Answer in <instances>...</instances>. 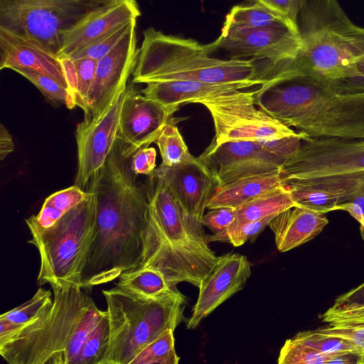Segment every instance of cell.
I'll list each match as a JSON object with an SVG mask.
<instances>
[{
	"label": "cell",
	"instance_id": "1",
	"mask_svg": "<svg viewBox=\"0 0 364 364\" xmlns=\"http://www.w3.org/2000/svg\"><path fill=\"white\" fill-rule=\"evenodd\" d=\"M124 147L117 138L88 184L87 191L95 196L96 220L81 278L82 289L111 282L137 267L142 259L150 188L136 180Z\"/></svg>",
	"mask_w": 364,
	"mask_h": 364
},
{
	"label": "cell",
	"instance_id": "2",
	"mask_svg": "<svg viewBox=\"0 0 364 364\" xmlns=\"http://www.w3.org/2000/svg\"><path fill=\"white\" fill-rule=\"evenodd\" d=\"M255 103L311 138L364 139V77L308 78L259 86Z\"/></svg>",
	"mask_w": 364,
	"mask_h": 364
},
{
	"label": "cell",
	"instance_id": "3",
	"mask_svg": "<svg viewBox=\"0 0 364 364\" xmlns=\"http://www.w3.org/2000/svg\"><path fill=\"white\" fill-rule=\"evenodd\" d=\"M151 176L148 223L138 267L158 270L172 287L186 282L199 288L219 257L209 247L202 221L185 213L162 178L154 172Z\"/></svg>",
	"mask_w": 364,
	"mask_h": 364
},
{
	"label": "cell",
	"instance_id": "4",
	"mask_svg": "<svg viewBox=\"0 0 364 364\" xmlns=\"http://www.w3.org/2000/svg\"><path fill=\"white\" fill-rule=\"evenodd\" d=\"M50 309L0 342V354L10 364H77L90 334L106 314L75 283L50 284Z\"/></svg>",
	"mask_w": 364,
	"mask_h": 364
},
{
	"label": "cell",
	"instance_id": "5",
	"mask_svg": "<svg viewBox=\"0 0 364 364\" xmlns=\"http://www.w3.org/2000/svg\"><path fill=\"white\" fill-rule=\"evenodd\" d=\"M215 50L213 43L203 45L193 39L166 35L149 28L144 31L133 72V82L190 80L223 83L262 80L263 62L210 57V53Z\"/></svg>",
	"mask_w": 364,
	"mask_h": 364
},
{
	"label": "cell",
	"instance_id": "6",
	"mask_svg": "<svg viewBox=\"0 0 364 364\" xmlns=\"http://www.w3.org/2000/svg\"><path fill=\"white\" fill-rule=\"evenodd\" d=\"M109 328L107 350L100 364H130L149 343L186 321V297L176 287L149 297L118 286L103 290Z\"/></svg>",
	"mask_w": 364,
	"mask_h": 364
},
{
	"label": "cell",
	"instance_id": "7",
	"mask_svg": "<svg viewBox=\"0 0 364 364\" xmlns=\"http://www.w3.org/2000/svg\"><path fill=\"white\" fill-rule=\"evenodd\" d=\"M63 215L46 229L28 228L41 259L37 277L39 286L46 283L71 282L81 287V278L93 237L96 207L94 194Z\"/></svg>",
	"mask_w": 364,
	"mask_h": 364
},
{
	"label": "cell",
	"instance_id": "8",
	"mask_svg": "<svg viewBox=\"0 0 364 364\" xmlns=\"http://www.w3.org/2000/svg\"><path fill=\"white\" fill-rule=\"evenodd\" d=\"M285 185L307 187L364 178V139L311 138L282 164Z\"/></svg>",
	"mask_w": 364,
	"mask_h": 364
},
{
	"label": "cell",
	"instance_id": "9",
	"mask_svg": "<svg viewBox=\"0 0 364 364\" xmlns=\"http://www.w3.org/2000/svg\"><path fill=\"white\" fill-rule=\"evenodd\" d=\"M119 0H1L0 27L29 36L58 55L65 33Z\"/></svg>",
	"mask_w": 364,
	"mask_h": 364
},
{
	"label": "cell",
	"instance_id": "10",
	"mask_svg": "<svg viewBox=\"0 0 364 364\" xmlns=\"http://www.w3.org/2000/svg\"><path fill=\"white\" fill-rule=\"evenodd\" d=\"M257 89L237 90L200 101L210 112L215 127L213 141H261L298 136L289 127L256 107Z\"/></svg>",
	"mask_w": 364,
	"mask_h": 364
},
{
	"label": "cell",
	"instance_id": "11",
	"mask_svg": "<svg viewBox=\"0 0 364 364\" xmlns=\"http://www.w3.org/2000/svg\"><path fill=\"white\" fill-rule=\"evenodd\" d=\"M231 58H250L265 63V82L284 70L296 59L302 41L294 26L278 28H239L223 26L220 36L213 42Z\"/></svg>",
	"mask_w": 364,
	"mask_h": 364
},
{
	"label": "cell",
	"instance_id": "12",
	"mask_svg": "<svg viewBox=\"0 0 364 364\" xmlns=\"http://www.w3.org/2000/svg\"><path fill=\"white\" fill-rule=\"evenodd\" d=\"M127 86L102 113L76 126L77 166L74 185L82 189L103 166L117 139L120 113Z\"/></svg>",
	"mask_w": 364,
	"mask_h": 364
},
{
	"label": "cell",
	"instance_id": "13",
	"mask_svg": "<svg viewBox=\"0 0 364 364\" xmlns=\"http://www.w3.org/2000/svg\"><path fill=\"white\" fill-rule=\"evenodd\" d=\"M198 159L210 171L216 186L279 170L285 159L272 154L257 141H213Z\"/></svg>",
	"mask_w": 364,
	"mask_h": 364
},
{
	"label": "cell",
	"instance_id": "14",
	"mask_svg": "<svg viewBox=\"0 0 364 364\" xmlns=\"http://www.w3.org/2000/svg\"><path fill=\"white\" fill-rule=\"evenodd\" d=\"M136 19L120 41L98 60L95 75L86 98L85 117H92L109 107L125 88L134 70L139 48L136 46Z\"/></svg>",
	"mask_w": 364,
	"mask_h": 364
},
{
	"label": "cell",
	"instance_id": "15",
	"mask_svg": "<svg viewBox=\"0 0 364 364\" xmlns=\"http://www.w3.org/2000/svg\"><path fill=\"white\" fill-rule=\"evenodd\" d=\"M178 110L136 92L130 85L122 105L117 138L128 156L154 143L165 125Z\"/></svg>",
	"mask_w": 364,
	"mask_h": 364
},
{
	"label": "cell",
	"instance_id": "16",
	"mask_svg": "<svg viewBox=\"0 0 364 364\" xmlns=\"http://www.w3.org/2000/svg\"><path fill=\"white\" fill-rule=\"evenodd\" d=\"M251 275L247 257L238 253L219 256L217 264L202 282L196 303L187 320V329L196 328L222 303L241 290Z\"/></svg>",
	"mask_w": 364,
	"mask_h": 364
},
{
	"label": "cell",
	"instance_id": "17",
	"mask_svg": "<svg viewBox=\"0 0 364 364\" xmlns=\"http://www.w3.org/2000/svg\"><path fill=\"white\" fill-rule=\"evenodd\" d=\"M154 172L165 181L185 213L202 221L216 186L208 168L198 159L172 167L159 166Z\"/></svg>",
	"mask_w": 364,
	"mask_h": 364
},
{
	"label": "cell",
	"instance_id": "18",
	"mask_svg": "<svg viewBox=\"0 0 364 364\" xmlns=\"http://www.w3.org/2000/svg\"><path fill=\"white\" fill-rule=\"evenodd\" d=\"M14 68L37 70L68 90L61 60L57 55L29 36L0 27V69Z\"/></svg>",
	"mask_w": 364,
	"mask_h": 364
},
{
	"label": "cell",
	"instance_id": "19",
	"mask_svg": "<svg viewBox=\"0 0 364 364\" xmlns=\"http://www.w3.org/2000/svg\"><path fill=\"white\" fill-rule=\"evenodd\" d=\"M141 12L136 0H119L112 6L85 18L68 31L58 54L67 58L114 28L136 19Z\"/></svg>",
	"mask_w": 364,
	"mask_h": 364
},
{
	"label": "cell",
	"instance_id": "20",
	"mask_svg": "<svg viewBox=\"0 0 364 364\" xmlns=\"http://www.w3.org/2000/svg\"><path fill=\"white\" fill-rule=\"evenodd\" d=\"M262 85L263 82L259 80L223 83L171 80L147 83L141 92L149 99L178 109L183 104L199 103L200 100L211 96Z\"/></svg>",
	"mask_w": 364,
	"mask_h": 364
},
{
	"label": "cell",
	"instance_id": "21",
	"mask_svg": "<svg viewBox=\"0 0 364 364\" xmlns=\"http://www.w3.org/2000/svg\"><path fill=\"white\" fill-rule=\"evenodd\" d=\"M328 223L326 213L294 206L276 215L268 226L277 249L284 252L314 239Z\"/></svg>",
	"mask_w": 364,
	"mask_h": 364
},
{
	"label": "cell",
	"instance_id": "22",
	"mask_svg": "<svg viewBox=\"0 0 364 364\" xmlns=\"http://www.w3.org/2000/svg\"><path fill=\"white\" fill-rule=\"evenodd\" d=\"M280 169L216 186L207 208H237L269 191L284 186Z\"/></svg>",
	"mask_w": 364,
	"mask_h": 364
},
{
	"label": "cell",
	"instance_id": "23",
	"mask_svg": "<svg viewBox=\"0 0 364 364\" xmlns=\"http://www.w3.org/2000/svg\"><path fill=\"white\" fill-rule=\"evenodd\" d=\"M363 187L364 178L341 184L289 188L298 206L326 213L333 211L337 205L350 200Z\"/></svg>",
	"mask_w": 364,
	"mask_h": 364
},
{
	"label": "cell",
	"instance_id": "24",
	"mask_svg": "<svg viewBox=\"0 0 364 364\" xmlns=\"http://www.w3.org/2000/svg\"><path fill=\"white\" fill-rule=\"evenodd\" d=\"M294 206L291 191L282 186L269 191L235 208L236 215L233 224L255 222L280 213Z\"/></svg>",
	"mask_w": 364,
	"mask_h": 364
},
{
	"label": "cell",
	"instance_id": "25",
	"mask_svg": "<svg viewBox=\"0 0 364 364\" xmlns=\"http://www.w3.org/2000/svg\"><path fill=\"white\" fill-rule=\"evenodd\" d=\"M89 193L77 186L57 191L44 201L40 212L25 220L28 228L46 229L53 225L69 210L81 203Z\"/></svg>",
	"mask_w": 364,
	"mask_h": 364
},
{
	"label": "cell",
	"instance_id": "26",
	"mask_svg": "<svg viewBox=\"0 0 364 364\" xmlns=\"http://www.w3.org/2000/svg\"><path fill=\"white\" fill-rule=\"evenodd\" d=\"M51 291L39 288L34 296L0 316V342L47 313L53 306Z\"/></svg>",
	"mask_w": 364,
	"mask_h": 364
},
{
	"label": "cell",
	"instance_id": "27",
	"mask_svg": "<svg viewBox=\"0 0 364 364\" xmlns=\"http://www.w3.org/2000/svg\"><path fill=\"white\" fill-rule=\"evenodd\" d=\"M290 26H296L291 20L257 4L233 6L223 23V26L252 28Z\"/></svg>",
	"mask_w": 364,
	"mask_h": 364
},
{
	"label": "cell",
	"instance_id": "28",
	"mask_svg": "<svg viewBox=\"0 0 364 364\" xmlns=\"http://www.w3.org/2000/svg\"><path fill=\"white\" fill-rule=\"evenodd\" d=\"M118 278L116 286L149 297L164 295L176 288L170 286L160 272L147 267H138L124 272Z\"/></svg>",
	"mask_w": 364,
	"mask_h": 364
},
{
	"label": "cell",
	"instance_id": "29",
	"mask_svg": "<svg viewBox=\"0 0 364 364\" xmlns=\"http://www.w3.org/2000/svg\"><path fill=\"white\" fill-rule=\"evenodd\" d=\"M154 143L159 149L161 166L172 167L198 159L189 152L173 118L165 125Z\"/></svg>",
	"mask_w": 364,
	"mask_h": 364
},
{
	"label": "cell",
	"instance_id": "30",
	"mask_svg": "<svg viewBox=\"0 0 364 364\" xmlns=\"http://www.w3.org/2000/svg\"><path fill=\"white\" fill-rule=\"evenodd\" d=\"M322 320L326 323L364 321V282L338 296Z\"/></svg>",
	"mask_w": 364,
	"mask_h": 364
},
{
	"label": "cell",
	"instance_id": "31",
	"mask_svg": "<svg viewBox=\"0 0 364 364\" xmlns=\"http://www.w3.org/2000/svg\"><path fill=\"white\" fill-rule=\"evenodd\" d=\"M173 329H168L145 346L130 364H178Z\"/></svg>",
	"mask_w": 364,
	"mask_h": 364
},
{
	"label": "cell",
	"instance_id": "32",
	"mask_svg": "<svg viewBox=\"0 0 364 364\" xmlns=\"http://www.w3.org/2000/svg\"><path fill=\"white\" fill-rule=\"evenodd\" d=\"M12 70L34 85L50 103L64 104L69 109L76 106L70 92L51 77L28 68H14Z\"/></svg>",
	"mask_w": 364,
	"mask_h": 364
},
{
	"label": "cell",
	"instance_id": "33",
	"mask_svg": "<svg viewBox=\"0 0 364 364\" xmlns=\"http://www.w3.org/2000/svg\"><path fill=\"white\" fill-rule=\"evenodd\" d=\"M340 354V353H338ZM338 354L326 355L293 337L287 339L280 350L279 364H332Z\"/></svg>",
	"mask_w": 364,
	"mask_h": 364
},
{
	"label": "cell",
	"instance_id": "34",
	"mask_svg": "<svg viewBox=\"0 0 364 364\" xmlns=\"http://www.w3.org/2000/svg\"><path fill=\"white\" fill-rule=\"evenodd\" d=\"M275 216L271 215L251 223H231L225 230L220 232L206 235L207 240L208 242H227L234 247L241 246L249 240L252 242Z\"/></svg>",
	"mask_w": 364,
	"mask_h": 364
},
{
	"label": "cell",
	"instance_id": "35",
	"mask_svg": "<svg viewBox=\"0 0 364 364\" xmlns=\"http://www.w3.org/2000/svg\"><path fill=\"white\" fill-rule=\"evenodd\" d=\"M109 341V328L106 313L87 338L77 364H100L107 350Z\"/></svg>",
	"mask_w": 364,
	"mask_h": 364
},
{
	"label": "cell",
	"instance_id": "36",
	"mask_svg": "<svg viewBox=\"0 0 364 364\" xmlns=\"http://www.w3.org/2000/svg\"><path fill=\"white\" fill-rule=\"evenodd\" d=\"M134 20L135 19L119 25L67 58H70L73 60L84 58L100 60L120 41Z\"/></svg>",
	"mask_w": 364,
	"mask_h": 364
},
{
	"label": "cell",
	"instance_id": "37",
	"mask_svg": "<svg viewBox=\"0 0 364 364\" xmlns=\"http://www.w3.org/2000/svg\"><path fill=\"white\" fill-rule=\"evenodd\" d=\"M294 337L326 355L348 352L363 353L355 346L341 338L322 334L315 330L300 331Z\"/></svg>",
	"mask_w": 364,
	"mask_h": 364
},
{
	"label": "cell",
	"instance_id": "38",
	"mask_svg": "<svg viewBox=\"0 0 364 364\" xmlns=\"http://www.w3.org/2000/svg\"><path fill=\"white\" fill-rule=\"evenodd\" d=\"M316 329L318 333L341 338L358 348L364 354V321L331 322Z\"/></svg>",
	"mask_w": 364,
	"mask_h": 364
},
{
	"label": "cell",
	"instance_id": "39",
	"mask_svg": "<svg viewBox=\"0 0 364 364\" xmlns=\"http://www.w3.org/2000/svg\"><path fill=\"white\" fill-rule=\"evenodd\" d=\"M73 62L77 77V94L75 105L85 112L86 109V98L95 75L98 60L84 58L73 60Z\"/></svg>",
	"mask_w": 364,
	"mask_h": 364
},
{
	"label": "cell",
	"instance_id": "40",
	"mask_svg": "<svg viewBox=\"0 0 364 364\" xmlns=\"http://www.w3.org/2000/svg\"><path fill=\"white\" fill-rule=\"evenodd\" d=\"M235 208L221 207L210 209L202 218V223L213 234L225 230L235 219Z\"/></svg>",
	"mask_w": 364,
	"mask_h": 364
},
{
	"label": "cell",
	"instance_id": "41",
	"mask_svg": "<svg viewBox=\"0 0 364 364\" xmlns=\"http://www.w3.org/2000/svg\"><path fill=\"white\" fill-rule=\"evenodd\" d=\"M156 151L154 147H144L131 157V167L136 176L151 175L156 169Z\"/></svg>",
	"mask_w": 364,
	"mask_h": 364
},
{
	"label": "cell",
	"instance_id": "42",
	"mask_svg": "<svg viewBox=\"0 0 364 364\" xmlns=\"http://www.w3.org/2000/svg\"><path fill=\"white\" fill-rule=\"evenodd\" d=\"M347 211L359 223L364 226V187L350 200L337 205L333 210Z\"/></svg>",
	"mask_w": 364,
	"mask_h": 364
},
{
	"label": "cell",
	"instance_id": "43",
	"mask_svg": "<svg viewBox=\"0 0 364 364\" xmlns=\"http://www.w3.org/2000/svg\"><path fill=\"white\" fill-rule=\"evenodd\" d=\"M248 1L250 4L262 6L292 21L295 0H248Z\"/></svg>",
	"mask_w": 364,
	"mask_h": 364
},
{
	"label": "cell",
	"instance_id": "44",
	"mask_svg": "<svg viewBox=\"0 0 364 364\" xmlns=\"http://www.w3.org/2000/svg\"><path fill=\"white\" fill-rule=\"evenodd\" d=\"M60 59L61 60L68 85V91L73 97L75 103V99L77 94V77L74 62L70 58H63Z\"/></svg>",
	"mask_w": 364,
	"mask_h": 364
},
{
	"label": "cell",
	"instance_id": "45",
	"mask_svg": "<svg viewBox=\"0 0 364 364\" xmlns=\"http://www.w3.org/2000/svg\"><path fill=\"white\" fill-rule=\"evenodd\" d=\"M12 137L3 124L0 125V159L4 160L14 151Z\"/></svg>",
	"mask_w": 364,
	"mask_h": 364
},
{
	"label": "cell",
	"instance_id": "46",
	"mask_svg": "<svg viewBox=\"0 0 364 364\" xmlns=\"http://www.w3.org/2000/svg\"><path fill=\"white\" fill-rule=\"evenodd\" d=\"M355 68L359 76L364 77V56L356 62Z\"/></svg>",
	"mask_w": 364,
	"mask_h": 364
},
{
	"label": "cell",
	"instance_id": "47",
	"mask_svg": "<svg viewBox=\"0 0 364 364\" xmlns=\"http://www.w3.org/2000/svg\"><path fill=\"white\" fill-rule=\"evenodd\" d=\"M360 232L363 240H364V226H360Z\"/></svg>",
	"mask_w": 364,
	"mask_h": 364
}]
</instances>
